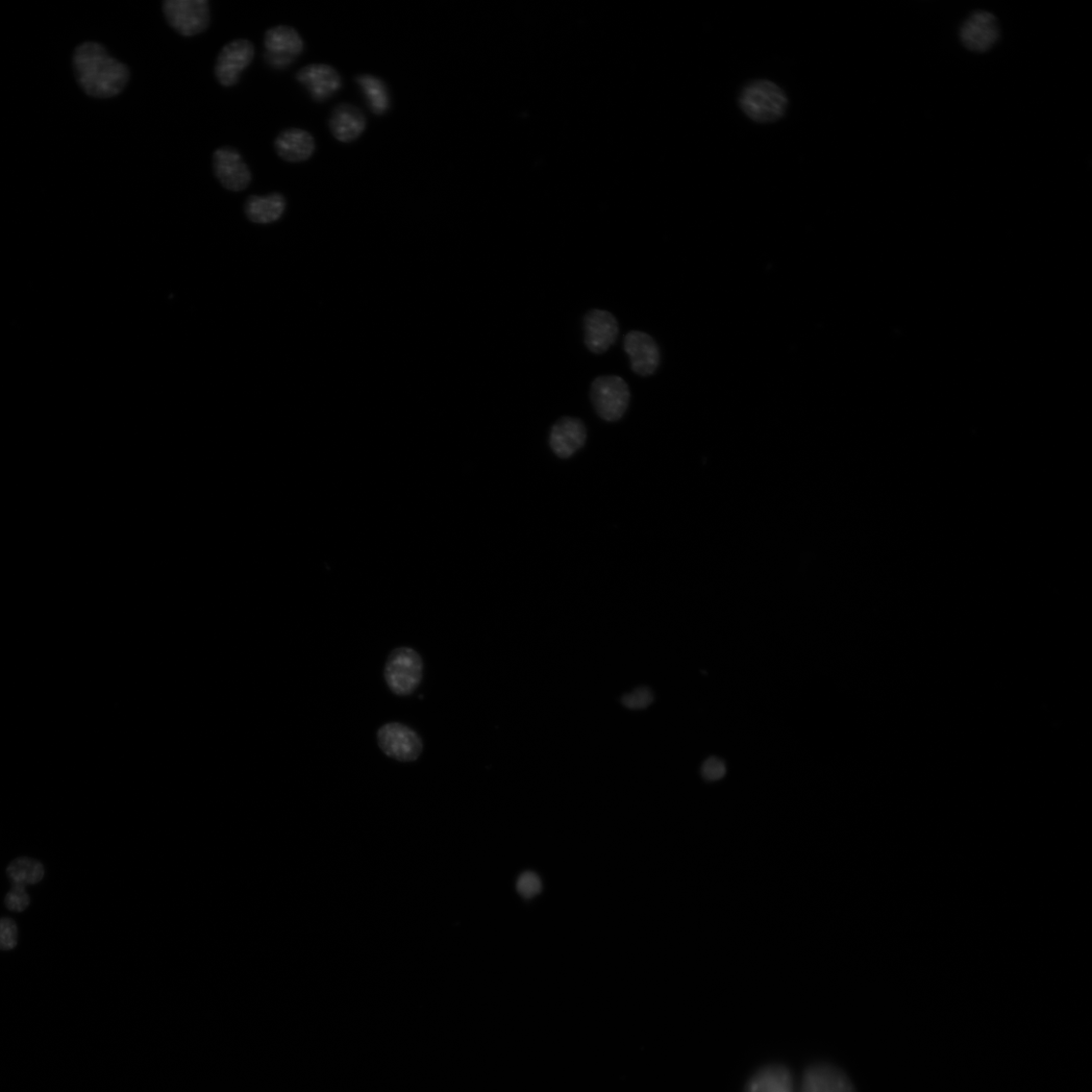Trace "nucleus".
Wrapping results in <instances>:
<instances>
[{
  "mask_svg": "<svg viewBox=\"0 0 1092 1092\" xmlns=\"http://www.w3.org/2000/svg\"><path fill=\"white\" fill-rule=\"evenodd\" d=\"M624 349L631 360L634 374L650 377L657 371L661 354L655 339L642 331H631L624 341Z\"/></svg>",
  "mask_w": 1092,
  "mask_h": 1092,
  "instance_id": "obj_12",
  "label": "nucleus"
},
{
  "mask_svg": "<svg viewBox=\"0 0 1092 1092\" xmlns=\"http://www.w3.org/2000/svg\"><path fill=\"white\" fill-rule=\"evenodd\" d=\"M701 773L707 781L721 780L727 774V766L723 760L712 757L704 762Z\"/></svg>",
  "mask_w": 1092,
  "mask_h": 1092,
  "instance_id": "obj_26",
  "label": "nucleus"
},
{
  "mask_svg": "<svg viewBox=\"0 0 1092 1092\" xmlns=\"http://www.w3.org/2000/svg\"><path fill=\"white\" fill-rule=\"evenodd\" d=\"M744 114L759 122L780 119L787 107L784 91L770 82H755L744 88L739 97Z\"/></svg>",
  "mask_w": 1092,
  "mask_h": 1092,
  "instance_id": "obj_4",
  "label": "nucleus"
},
{
  "mask_svg": "<svg viewBox=\"0 0 1092 1092\" xmlns=\"http://www.w3.org/2000/svg\"><path fill=\"white\" fill-rule=\"evenodd\" d=\"M997 17L989 12L979 11L968 17L960 29V39L971 51L985 53L1000 39Z\"/></svg>",
  "mask_w": 1092,
  "mask_h": 1092,
  "instance_id": "obj_10",
  "label": "nucleus"
},
{
  "mask_svg": "<svg viewBox=\"0 0 1092 1092\" xmlns=\"http://www.w3.org/2000/svg\"><path fill=\"white\" fill-rule=\"evenodd\" d=\"M275 151L280 158L289 163H301L309 160L316 152L313 135L303 129L283 130L275 140Z\"/></svg>",
  "mask_w": 1092,
  "mask_h": 1092,
  "instance_id": "obj_16",
  "label": "nucleus"
},
{
  "mask_svg": "<svg viewBox=\"0 0 1092 1092\" xmlns=\"http://www.w3.org/2000/svg\"><path fill=\"white\" fill-rule=\"evenodd\" d=\"M356 81L361 88L371 112L377 116L387 114L391 106V97L385 83L374 76H368V74L358 77Z\"/></svg>",
  "mask_w": 1092,
  "mask_h": 1092,
  "instance_id": "obj_20",
  "label": "nucleus"
},
{
  "mask_svg": "<svg viewBox=\"0 0 1092 1092\" xmlns=\"http://www.w3.org/2000/svg\"><path fill=\"white\" fill-rule=\"evenodd\" d=\"M295 80L317 103L326 102L342 87L339 72L328 64L307 65L296 72Z\"/></svg>",
  "mask_w": 1092,
  "mask_h": 1092,
  "instance_id": "obj_13",
  "label": "nucleus"
},
{
  "mask_svg": "<svg viewBox=\"0 0 1092 1092\" xmlns=\"http://www.w3.org/2000/svg\"><path fill=\"white\" fill-rule=\"evenodd\" d=\"M591 401L596 413L607 422H616L627 413L631 404L628 383L618 376H601L591 385Z\"/></svg>",
  "mask_w": 1092,
  "mask_h": 1092,
  "instance_id": "obj_5",
  "label": "nucleus"
},
{
  "mask_svg": "<svg viewBox=\"0 0 1092 1092\" xmlns=\"http://www.w3.org/2000/svg\"><path fill=\"white\" fill-rule=\"evenodd\" d=\"M381 751L389 758L411 763L417 761L424 752V740L408 726L401 723H389L377 733Z\"/></svg>",
  "mask_w": 1092,
  "mask_h": 1092,
  "instance_id": "obj_7",
  "label": "nucleus"
},
{
  "mask_svg": "<svg viewBox=\"0 0 1092 1092\" xmlns=\"http://www.w3.org/2000/svg\"><path fill=\"white\" fill-rule=\"evenodd\" d=\"M287 208L286 197L280 192L267 195H251L247 198L244 211L248 220L256 224H271L279 221Z\"/></svg>",
  "mask_w": 1092,
  "mask_h": 1092,
  "instance_id": "obj_19",
  "label": "nucleus"
},
{
  "mask_svg": "<svg viewBox=\"0 0 1092 1092\" xmlns=\"http://www.w3.org/2000/svg\"><path fill=\"white\" fill-rule=\"evenodd\" d=\"M73 69L82 89L94 98L118 96L131 81L128 65L110 55L98 42H85L76 49Z\"/></svg>",
  "mask_w": 1092,
  "mask_h": 1092,
  "instance_id": "obj_1",
  "label": "nucleus"
},
{
  "mask_svg": "<svg viewBox=\"0 0 1092 1092\" xmlns=\"http://www.w3.org/2000/svg\"><path fill=\"white\" fill-rule=\"evenodd\" d=\"M212 167L221 186L227 190L240 192L253 184V171L237 149L222 146L213 154Z\"/></svg>",
  "mask_w": 1092,
  "mask_h": 1092,
  "instance_id": "obj_9",
  "label": "nucleus"
},
{
  "mask_svg": "<svg viewBox=\"0 0 1092 1092\" xmlns=\"http://www.w3.org/2000/svg\"><path fill=\"white\" fill-rule=\"evenodd\" d=\"M586 440V427L578 418L563 417L551 430V448L556 456L563 460L573 457L583 448Z\"/></svg>",
  "mask_w": 1092,
  "mask_h": 1092,
  "instance_id": "obj_15",
  "label": "nucleus"
},
{
  "mask_svg": "<svg viewBox=\"0 0 1092 1092\" xmlns=\"http://www.w3.org/2000/svg\"><path fill=\"white\" fill-rule=\"evenodd\" d=\"M619 334L618 322L613 314L593 309L584 317V342L594 355L606 353Z\"/></svg>",
  "mask_w": 1092,
  "mask_h": 1092,
  "instance_id": "obj_11",
  "label": "nucleus"
},
{
  "mask_svg": "<svg viewBox=\"0 0 1092 1092\" xmlns=\"http://www.w3.org/2000/svg\"><path fill=\"white\" fill-rule=\"evenodd\" d=\"M263 45L265 63L277 70L288 68L305 50L301 34L288 24L268 29L264 34Z\"/></svg>",
  "mask_w": 1092,
  "mask_h": 1092,
  "instance_id": "obj_6",
  "label": "nucleus"
},
{
  "mask_svg": "<svg viewBox=\"0 0 1092 1092\" xmlns=\"http://www.w3.org/2000/svg\"><path fill=\"white\" fill-rule=\"evenodd\" d=\"M7 874L13 885H35L45 876L43 864L33 858L20 857L14 860L7 869Z\"/></svg>",
  "mask_w": 1092,
  "mask_h": 1092,
  "instance_id": "obj_21",
  "label": "nucleus"
},
{
  "mask_svg": "<svg viewBox=\"0 0 1092 1092\" xmlns=\"http://www.w3.org/2000/svg\"><path fill=\"white\" fill-rule=\"evenodd\" d=\"M517 890L524 898L532 899L541 890L540 878L533 872L524 873L518 879Z\"/></svg>",
  "mask_w": 1092,
  "mask_h": 1092,
  "instance_id": "obj_25",
  "label": "nucleus"
},
{
  "mask_svg": "<svg viewBox=\"0 0 1092 1092\" xmlns=\"http://www.w3.org/2000/svg\"><path fill=\"white\" fill-rule=\"evenodd\" d=\"M654 701V695L648 688H639L626 695L623 702L630 709L647 708Z\"/></svg>",
  "mask_w": 1092,
  "mask_h": 1092,
  "instance_id": "obj_24",
  "label": "nucleus"
},
{
  "mask_svg": "<svg viewBox=\"0 0 1092 1092\" xmlns=\"http://www.w3.org/2000/svg\"><path fill=\"white\" fill-rule=\"evenodd\" d=\"M744 1092H799L788 1069L779 1064L763 1067L749 1080Z\"/></svg>",
  "mask_w": 1092,
  "mask_h": 1092,
  "instance_id": "obj_18",
  "label": "nucleus"
},
{
  "mask_svg": "<svg viewBox=\"0 0 1092 1092\" xmlns=\"http://www.w3.org/2000/svg\"><path fill=\"white\" fill-rule=\"evenodd\" d=\"M329 128L337 141L345 144L353 143L364 133L366 118L357 106L341 104L331 113Z\"/></svg>",
  "mask_w": 1092,
  "mask_h": 1092,
  "instance_id": "obj_17",
  "label": "nucleus"
},
{
  "mask_svg": "<svg viewBox=\"0 0 1092 1092\" xmlns=\"http://www.w3.org/2000/svg\"><path fill=\"white\" fill-rule=\"evenodd\" d=\"M17 945V926L10 917L0 918V950L11 951Z\"/></svg>",
  "mask_w": 1092,
  "mask_h": 1092,
  "instance_id": "obj_22",
  "label": "nucleus"
},
{
  "mask_svg": "<svg viewBox=\"0 0 1092 1092\" xmlns=\"http://www.w3.org/2000/svg\"><path fill=\"white\" fill-rule=\"evenodd\" d=\"M799 1092H856L845 1073L828 1063H817L806 1070Z\"/></svg>",
  "mask_w": 1092,
  "mask_h": 1092,
  "instance_id": "obj_14",
  "label": "nucleus"
},
{
  "mask_svg": "<svg viewBox=\"0 0 1092 1092\" xmlns=\"http://www.w3.org/2000/svg\"><path fill=\"white\" fill-rule=\"evenodd\" d=\"M161 7L168 26L183 37L203 34L210 27L209 0H164Z\"/></svg>",
  "mask_w": 1092,
  "mask_h": 1092,
  "instance_id": "obj_3",
  "label": "nucleus"
},
{
  "mask_svg": "<svg viewBox=\"0 0 1092 1092\" xmlns=\"http://www.w3.org/2000/svg\"><path fill=\"white\" fill-rule=\"evenodd\" d=\"M256 57L255 44L248 39H237L221 49L214 73L219 85L225 88L235 86L241 73L250 67Z\"/></svg>",
  "mask_w": 1092,
  "mask_h": 1092,
  "instance_id": "obj_8",
  "label": "nucleus"
},
{
  "mask_svg": "<svg viewBox=\"0 0 1092 1092\" xmlns=\"http://www.w3.org/2000/svg\"><path fill=\"white\" fill-rule=\"evenodd\" d=\"M424 660L411 648L393 649L386 662L384 677L396 697H410L424 679Z\"/></svg>",
  "mask_w": 1092,
  "mask_h": 1092,
  "instance_id": "obj_2",
  "label": "nucleus"
},
{
  "mask_svg": "<svg viewBox=\"0 0 1092 1092\" xmlns=\"http://www.w3.org/2000/svg\"><path fill=\"white\" fill-rule=\"evenodd\" d=\"M31 904V899L23 886L13 885L5 899L7 908L14 912L26 910Z\"/></svg>",
  "mask_w": 1092,
  "mask_h": 1092,
  "instance_id": "obj_23",
  "label": "nucleus"
}]
</instances>
